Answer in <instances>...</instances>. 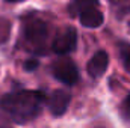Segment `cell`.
<instances>
[{"label": "cell", "mask_w": 130, "mask_h": 128, "mask_svg": "<svg viewBox=\"0 0 130 128\" xmlns=\"http://www.w3.org/2000/svg\"><path fill=\"white\" fill-rule=\"evenodd\" d=\"M80 17V23H82V26H85V27H91V29H95L98 26H101L103 24V14L98 11L97 8H92V9H89V11H85L83 14H80L79 15Z\"/></svg>", "instance_id": "obj_7"}, {"label": "cell", "mask_w": 130, "mask_h": 128, "mask_svg": "<svg viewBox=\"0 0 130 128\" xmlns=\"http://www.w3.org/2000/svg\"><path fill=\"white\" fill-rule=\"evenodd\" d=\"M6 2H21V0H6Z\"/></svg>", "instance_id": "obj_12"}, {"label": "cell", "mask_w": 130, "mask_h": 128, "mask_svg": "<svg viewBox=\"0 0 130 128\" xmlns=\"http://www.w3.org/2000/svg\"><path fill=\"white\" fill-rule=\"evenodd\" d=\"M70 101H71V95L70 92H67L64 89H58L55 91L50 98H48V109L52 112L53 116H61L64 115L70 105Z\"/></svg>", "instance_id": "obj_5"}, {"label": "cell", "mask_w": 130, "mask_h": 128, "mask_svg": "<svg viewBox=\"0 0 130 128\" xmlns=\"http://www.w3.org/2000/svg\"><path fill=\"white\" fill-rule=\"evenodd\" d=\"M126 68L130 71V51L126 54Z\"/></svg>", "instance_id": "obj_10"}, {"label": "cell", "mask_w": 130, "mask_h": 128, "mask_svg": "<svg viewBox=\"0 0 130 128\" xmlns=\"http://www.w3.org/2000/svg\"><path fill=\"white\" fill-rule=\"evenodd\" d=\"M53 75L64 84H74L79 80V71L70 59H61L53 65Z\"/></svg>", "instance_id": "obj_3"}, {"label": "cell", "mask_w": 130, "mask_h": 128, "mask_svg": "<svg viewBox=\"0 0 130 128\" xmlns=\"http://www.w3.org/2000/svg\"><path fill=\"white\" fill-rule=\"evenodd\" d=\"M98 5V0H71L70 12L71 15H80L85 11H89Z\"/></svg>", "instance_id": "obj_8"}, {"label": "cell", "mask_w": 130, "mask_h": 128, "mask_svg": "<svg viewBox=\"0 0 130 128\" xmlns=\"http://www.w3.org/2000/svg\"><path fill=\"white\" fill-rule=\"evenodd\" d=\"M126 110H127V113L130 115V95L126 98Z\"/></svg>", "instance_id": "obj_11"}, {"label": "cell", "mask_w": 130, "mask_h": 128, "mask_svg": "<svg viewBox=\"0 0 130 128\" xmlns=\"http://www.w3.org/2000/svg\"><path fill=\"white\" fill-rule=\"evenodd\" d=\"M23 36L26 45L36 53H42L45 48L47 36H48V27L42 20L38 18H29L24 21L23 26Z\"/></svg>", "instance_id": "obj_2"}, {"label": "cell", "mask_w": 130, "mask_h": 128, "mask_svg": "<svg viewBox=\"0 0 130 128\" xmlns=\"http://www.w3.org/2000/svg\"><path fill=\"white\" fill-rule=\"evenodd\" d=\"M36 68H38V60H35V59H29V60L24 62V69L26 71H35Z\"/></svg>", "instance_id": "obj_9"}, {"label": "cell", "mask_w": 130, "mask_h": 128, "mask_svg": "<svg viewBox=\"0 0 130 128\" xmlns=\"http://www.w3.org/2000/svg\"><path fill=\"white\" fill-rule=\"evenodd\" d=\"M107 65H109V56H107V53L103 51V50H101V51H97V53L91 57V60L88 62V66H86L88 74H89L91 77H94V78L101 77V75L104 74Z\"/></svg>", "instance_id": "obj_6"}, {"label": "cell", "mask_w": 130, "mask_h": 128, "mask_svg": "<svg viewBox=\"0 0 130 128\" xmlns=\"http://www.w3.org/2000/svg\"><path fill=\"white\" fill-rule=\"evenodd\" d=\"M44 101L45 95L38 91L12 92L0 99V110L12 121L23 124L39 113Z\"/></svg>", "instance_id": "obj_1"}, {"label": "cell", "mask_w": 130, "mask_h": 128, "mask_svg": "<svg viewBox=\"0 0 130 128\" xmlns=\"http://www.w3.org/2000/svg\"><path fill=\"white\" fill-rule=\"evenodd\" d=\"M76 44H77V33L73 27H68L56 36L53 42V51L56 54H68L76 48Z\"/></svg>", "instance_id": "obj_4"}]
</instances>
